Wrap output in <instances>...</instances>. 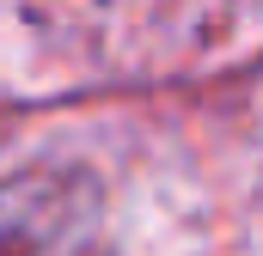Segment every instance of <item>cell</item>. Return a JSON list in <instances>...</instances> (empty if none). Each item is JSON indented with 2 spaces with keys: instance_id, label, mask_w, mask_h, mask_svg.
Instances as JSON below:
<instances>
[{
  "instance_id": "obj_1",
  "label": "cell",
  "mask_w": 263,
  "mask_h": 256,
  "mask_svg": "<svg viewBox=\"0 0 263 256\" xmlns=\"http://www.w3.org/2000/svg\"><path fill=\"white\" fill-rule=\"evenodd\" d=\"M104 183L80 165H31L0 177V256H98Z\"/></svg>"
}]
</instances>
